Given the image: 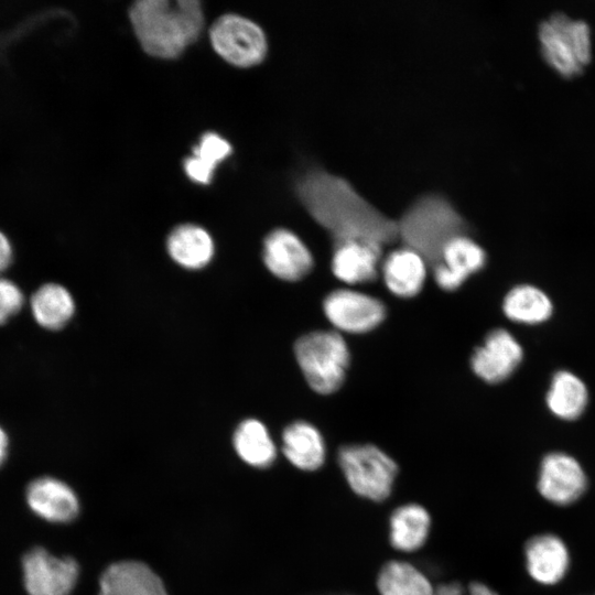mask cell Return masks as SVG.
Listing matches in <instances>:
<instances>
[{
	"mask_svg": "<svg viewBox=\"0 0 595 595\" xmlns=\"http://www.w3.org/2000/svg\"><path fill=\"white\" fill-rule=\"evenodd\" d=\"M262 259L268 270L285 281H298L313 267V257L305 244L291 230L278 228L263 241Z\"/></svg>",
	"mask_w": 595,
	"mask_h": 595,
	"instance_id": "obj_11",
	"label": "cell"
},
{
	"mask_svg": "<svg viewBox=\"0 0 595 595\" xmlns=\"http://www.w3.org/2000/svg\"><path fill=\"white\" fill-rule=\"evenodd\" d=\"M465 223L452 204L440 195L414 202L398 223L399 236L426 261L436 264L445 245L463 235Z\"/></svg>",
	"mask_w": 595,
	"mask_h": 595,
	"instance_id": "obj_3",
	"label": "cell"
},
{
	"mask_svg": "<svg viewBox=\"0 0 595 595\" xmlns=\"http://www.w3.org/2000/svg\"><path fill=\"white\" fill-rule=\"evenodd\" d=\"M537 39L543 61L562 78L581 76L592 63V29L583 19L554 12L539 23Z\"/></svg>",
	"mask_w": 595,
	"mask_h": 595,
	"instance_id": "obj_4",
	"label": "cell"
},
{
	"mask_svg": "<svg viewBox=\"0 0 595 595\" xmlns=\"http://www.w3.org/2000/svg\"><path fill=\"white\" fill-rule=\"evenodd\" d=\"M485 262L484 249L473 239L458 235L445 245L439 262L434 264L435 282L442 290L454 291Z\"/></svg>",
	"mask_w": 595,
	"mask_h": 595,
	"instance_id": "obj_13",
	"label": "cell"
},
{
	"mask_svg": "<svg viewBox=\"0 0 595 595\" xmlns=\"http://www.w3.org/2000/svg\"><path fill=\"white\" fill-rule=\"evenodd\" d=\"M35 321L47 329H60L72 318L75 304L71 293L62 285L46 283L32 296Z\"/></svg>",
	"mask_w": 595,
	"mask_h": 595,
	"instance_id": "obj_25",
	"label": "cell"
},
{
	"mask_svg": "<svg viewBox=\"0 0 595 595\" xmlns=\"http://www.w3.org/2000/svg\"><path fill=\"white\" fill-rule=\"evenodd\" d=\"M296 193L335 244L358 240L382 247L399 236L398 223L366 201L343 177L312 170L298 182Z\"/></svg>",
	"mask_w": 595,
	"mask_h": 595,
	"instance_id": "obj_1",
	"label": "cell"
},
{
	"mask_svg": "<svg viewBox=\"0 0 595 595\" xmlns=\"http://www.w3.org/2000/svg\"><path fill=\"white\" fill-rule=\"evenodd\" d=\"M338 463L348 485L358 496L382 501L391 494L398 465L377 446H343L338 451Z\"/></svg>",
	"mask_w": 595,
	"mask_h": 595,
	"instance_id": "obj_6",
	"label": "cell"
},
{
	"mask_svg": "<svg viewBox=\"0 0 595 595\" xmlns=\"http://www.w3.org/2000/svg\"><path fill=\"white\" fill-rule=\"evenodd\" d=\"M99 586V595H167L159 575L145 563L133 560L109 565Z\"/></svg>",
	"mask_w": 595,
	"mask_h": 595,
	"instance_id": "obj_14",
	"label": "cell"
},
{
	"mask_svg": "<svg viewBox=\"0 0 595 595\" xmlns=\"http://www.w3.org/2000/svg\"><path fill=\"white\" fill-rule=\"evenodd\" d=\"M523 357L516 338L506 329L491 331L472 356L473 371L488 383H498L511 376Z\"/></svg>",
	"mask_w": 595,
	"mask_h": 595,
	"instance_id": "obj_10",
	"label": "cell"
},
{
	"mask_svg": "<svg viewBox=\"0 0 595 595\" xmlns=\"http://www.w3.org/2000/svg\"><path fill=\"white\" fill-rule=\"evenodd\" d=\"M380 595H434L435 588L426 576L403 561L386 563L377 577Z\"/></svg>",
	"mask_w": 595,
	"mask_h": 595,
	"instance_id": "obj_27",
	"label": "cell"
},
{
	"mask_svg": "<svg viewBox=\"0 0 595 595\" xmlns=\"http://www.w3.org/2000/svg\"><path fill=\"white\" fill-rule=\"evenodd\" d=\"M8 448V437L6 432L0 428V466L6 459Z\"/></svg>",
	"mask_w": 595,
	"mask_h": 595,
	"instance_id": "obj_31",
	"label": "cell"
},
{
	"mask_svg": "<svg viewBox=\"0 0 595 595\" xmlns=\"http://www.w3.org/2000/svg\"><path fill=\"white\" fill-rule=\"evenodd\" d=\"M282 451L298 468L315 470L325 459V444L320 431L304 421L288 425L282 434Z\"/></svg>",
	"mask_w": 595,
	"mask_h": 595,
	"instance_id": "obj_20",
	"label": "cell"
},
{
	"mask_svg": "<svg viewBox=\"0 0 595 595\" xmlns=\"http://www.w3.org/2000/svg\"><path fill=\"white\" fill-rule=\"evenodd\" d=\"M209 39L215 52L237 67L255 66L267 55L268 43L262 29L238 14L219 17L210 26Z\"/></svg>",
	"mask_w": 595,
	"mask_h": 595,
	"instance_id": "obj_7",
	"label": "cell"
},
{
	"mask_svg": "<svg viewBox=\"0 0 595 595\" xmlns=\"http://www.w3.org/2000/svg\"><path fill=\"white\" fill-rule=\"evenodd\" d=\"M231 153L230 143L216 132L204 133L194 147L192 155L183 162V167L195 183L209 184L216 167Z\"/></svg>",
	"mask_w": 595,
	"mask_h": 595,
	"instance_id": "obj_26",
	"label": "cell"
},
{
	"mask_svg": "<svg viewBox=\"0 0 595 595\" xmlns=\"http://www.w3.org/2000/svg\"><path fill=\"white\" fill-rule=\"evenodd\" d=\"M586 476L572 456L564 453L547 455L540 467L538 488L540 494L556 505L576 501L586 489Z\"/></svg>",
	"mask_w": 595,
	"mask_h": 595,
	"instance_id": "obj_12",
	"label": "cell"
},
{
	"mask_svg": "<svg viewBox=\"0 0 595 595\" xmlns=\"http://www.w3.org/2000/svg\"><path fill=\"white\" fill-rule=\"evenodd\" d=\"M12 259V248L8 238L0 231V272L7 269Z\"/></svg>",
	"mask_w": 595,
	"mask_h": 595,
	"instance_id": "obj_30",
	"label": "cell"
},
{
	"mask_svg": "<svg viewBox=\"0 0 595 595\" xmlns=\"http://www.w3.org/2000/svg\"><path fill=\"white\" fill-rule=\"evenodd\" d=\"M26 501L36 515L52 522L72 521L79 511L73 489L53 477L33 480L26 490Z\"/></svg>",
	"mask_w": 595,
	"mask_h": 595,
	"instance_id": "obj_15",
	"label": "cell"
},
{
	"mask_svg": "<svg viewBox=\"0 0 595 595\" xmlns=\"http://www.w3.org/2000/svg\"><path fill=\"white\" fill-rule=\"evenodd\" d=\"M166 249L177 264L191 270L207 266L215 251L210 235L193 224L175 227L167 237Z\"/></svg>",
	"mask_w": 595,
	"mask_h": 595,
	"instance_id": "obj_19",
	"label": "cell"
},
{
	"mask_svg": "<svg viewBox=\"0 0 595 595\" xmlns=\"http://www.w3.org/2000/svg\"><path fill=\"white\" fill-rule=\"evenodd\" d=\"M381 247L358 240L335 244L332 258L334 275L348 284L368 283L378 275Z\"/></svg>",
	"mask_w": 595,
	"mask_h": 595,
	"instance_id": "obj_16",
	"label": "cell"
},
{
	"mask_svg": "<svg viewBox=\"0 0 595 595\" xmlns=\"http://www.w3.org/2000/svg\"><path fill=\"white\" fill-rule=\"evenodd\" d=\"M434 595H498L483 583H469L467 586L458 582L439 585Z\"/></svg>",
	"mask_w": 595,
	"mask_h": 595,
	"instance_id": "obj_29",
	"label": "cell"
},
{
	"mask_svg": "<svg viewBox=\"0 0 595 595\" xmlns=\"http://www.w3.org/2000/svg\"><path fill=\"white\" fill-rule=\"evenodd\" d=\"M585 383L574 374L560 370L553 378L547 393V405L560 419L575 420L587 404Z\"/></svg>",
	"mask_w": 595,
	"mask_h": 595,
	"instance_id": "obj_22",
	"label": "cell"
},
{
	"mask_svg": "<svg viewBox=\"0 0 595 595\" xmlns=\"http://www.w3.org/2000/svg\"><path fill=\"white\" fill-rule=\"evenodd\" d=\"M431 518L420 505L397 508L390 518V541L393 548L411 552L421 548L429 536Z\"/></svg>",
	"mask_w": 595,
	"mask_h": 595,
	"instance_id": "obj_21",
	"label": "cell"
},
{
	"mask_svg": "<svg viewBox=\"0 0 595 595\" xmlns=\"http://www.w3.org/2000/svg\"><path fill=\"white\" fill-rule=\"evenodd\" d=\"M129 19L143 51L164 60L180 56L204 26L203 9L196 0L136 1Z\"/></svg>",
	"mask_w": 595,
	"mask_h": 595,
	"instance_id": "obj_2",
	"label": "cell"
},
{
	"mask_svg": "<svg viewBox=\"0 0 595 595\" xmlns=\"http://www.w3.org/2000/svg\"><path fill=\"white\" fill-rule=\"evenodd\" d=\"M327 320L338 329L360 334L377 327L386 316L381 301L368 294L338 289L331 292L323 302Z\"/></svg>",
	"mask_w": 595,
	"mask_h": 595,
	"instance_id": "obj_8",
	"label": "cell"
},
{
	"mask_svg": "<svg viewBox=\"0 0 595 595\" xmlns=\"http://www.w3.org/2000/svg\"><path fill=\"white\" fill-rule=\"evenodd\" d=\"M527 569L539 583L551 585L562 580L569 567V552L552 534L532 538L526 545Z\"/></svg>",
	"mask_w": 595,
	"mask_h": 595,
	"instance_id": "obj_18",
	"label": "cell"
},
{
	"mask_svg": "<svg viewBox=\"0 0 595 595\" xmlns=\"http://www.w3.org/2000/svg\"><path fill=\"white\" fill-rule=\"evenodd\" d=\"M234 446L239 457L253 467H268L277 456L267 428L256 419L242 421L235 431Z\"/></svg>",
	"mask_w": 595,
	"mask_h": 595,
	"instance_id": "obj_23",
	"label": "cell"
},
{
	"mask_svg": "<svg viewBox=\"0 0 595 595\" xmlns=\"http://www.w3.org/2000/svg\"><path fill=\"white\" fill-rule=\"evenodd\" d=\"M298 364L309 386L322 394L338 390L349 365V350L342 335L316 331L300 337L294 347Z\"/></svg>",
	"mask_w": 595,
	"mask_h": 595,
	"instance_id": "obj_5",
	"label": "cell"
},
{
	"mask_svg": "<svg viewBox=\"0 0 595 595\" xmlns=\"http://www.w3.org/2000/svg\"><path fill=\"white\" fill-rule=\"evenodd\" d=\"M23 300L21 290L12 281L0 278V325L20 311Z\"/></svg>",
	"mask_w": 595,
	"mask_h": 595,
	"instance_id": "obj_28",
	"label": "cell"
},
{
	"mask_svg": "<svg viewBox=\"0 0 595 595\" xmlns=\"http://www.w3.org/2000/svg\"><path fill=\"white\" fill-rule=\"evenodd\" d=\"M23 576L29 595H69L78 565L72 558H56L35 548L23 558Z\"/></svg>",
	"mask_w": 595,
	"mask_h": 595,
	"instance_id": "obj_9",
	"label": "cell"
},
{
	"mask_svg": "<svg viewBox=\"0 0 595 595\" xmlns=\"http://www.w3.org/2000/svg\"><path fill=\"white\" fill-rule=\"evenodd\" d=\"M505 315L520 324H540L552 314V302L540 289L521 284L511 289L504 299Z\"/></svg>",
	"mask_w": 595,
	"mask_h": 595,
	"instance_id": "obj_24",
	"label": "cell"
},
{
	"mask_svg": "<svg viewBox=\"0 0 595 595\" xmlns=\"http://www.w3.org/2000/svg\"><path fill=\"white\" fill-rule=\"evenodd\" d=\"M388 290L399 298L416 295L426 279V260L415 250L403 247L390 252L382 262Z\"/></svg>",
	"mask_w": 595,
	"mask_h": 595,
	"instance_id": "obj_17",
	"label": "cell"
}]
</instances>
